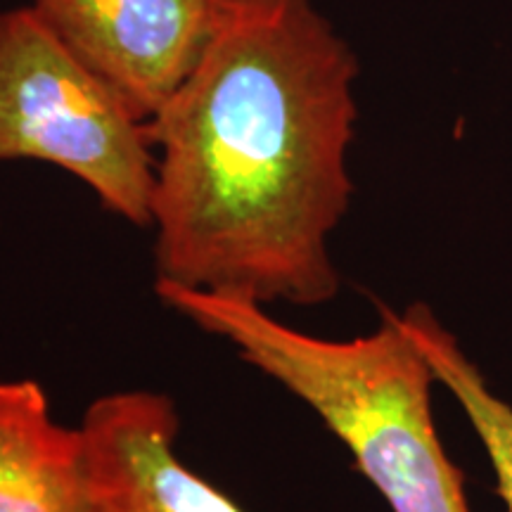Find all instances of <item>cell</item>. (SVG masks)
Segmentation results:
<instances>
[{
	"mask_svg": "<svg viewBox=\"0 0 512 512\" xmlns=\"http://www.w3.org/2000/svg\"><path fill=\"white\" fill-rule=\"evenodd\" d=\"M171 311L226 339L249 366L306 403L347 446L356 470L392 512H472L465 475L441 444L434 370L396 311L351 339L316 337L233 294L155 283Z\"/></svg>",
	"mask_w": 512,
	"mask_h": 512,
	"instance_id": "obj_2",
	"label": "cell"
},
{
	"mask_svg": "<svg viewBox=\"0 0 512 512\" xmlns=\"http://www.w3.org/2000/svg\"><path fill=\"white\" fill-rule=\"evenodd\" d=\"M86 512H245L176 453V403L150 389L95 399L81 420Z\"/></svg>",
	"mask_w": 512,
	"mask_h": 512,
	"instance_id": "obj_5",
	"label": "cell"
},
{
	"mask_svg": "<svg viewBox=\"0 0 512 512\" xmlns=\"http://www.w3.org/2000/svg\"><path fill=\"white\" fill-rule=\"evenodd\" d=\"M396 316L427 358L437 384L458 401L489 458L503 508L512 512V403L491 387L475 358L430 306L411 304Z\"/></svg>",
	"mask_w": 512,
	"mask_h": 512,
	"instance_id": "obj_7",
	"label": "cell"
},
{
	"mask_svg": "<svg viewBox=\"0 0 512 512\" xmlns=\"http://www.w3.org/2000/svg\"><path fill=\"white\" fill-rule=\"evenodd\" d=\"M60 166L150 228L157 157L145 121L27 5L0 12V162Z\"/></svg>",
	"mask_w": 512,
	"mask_h": 512,
	"instance_id": "obj_3",
	"label": "cell"
},
{
	"mask_svg": "<svg viewBox=\"0 0 512 512\" xmlns=\"http://www.w3.org/2000/svg\"><path fill=\"white\" fill-rule=\"evenodd\" d=\"M31 8L150 121L200 60L219 0H31Z\"/></svg>",
	"mask_w": 512,
	"mask_h": 512,
	"instance_id": "obj_4",
	"label": "cell"
},
{
	"mask_svg": "<svg viewBox=\"0 0 512 512\" xmlns=\"http://www.w3.org/2000/svg\"><path fill=\"white\" fill-rule=\"evenodd\" d=\"M86 441L36 380H0V512H86Z\"/></svg>",
	"mask_w": 512,
	"mask_h": 512,
	"instance_id": "obj_6",
	"label": "cell"
},
{
	"mask_svg": "<svg viewBox=\"0 0 512 512\" xmlns=\"http://www.w3.org/2000/svg\"><path fill=\"white\" fill-rule=\"evenodd\" d=\"M356 76L311 0H219L200 60L145 121L157 283L264 306L337 297Z\"/></svg>",
	"mask_w": 512,
	"mask_h": 512,
	"instance_id": "obj_1",
	"label": "cell"
}]
</instances>
